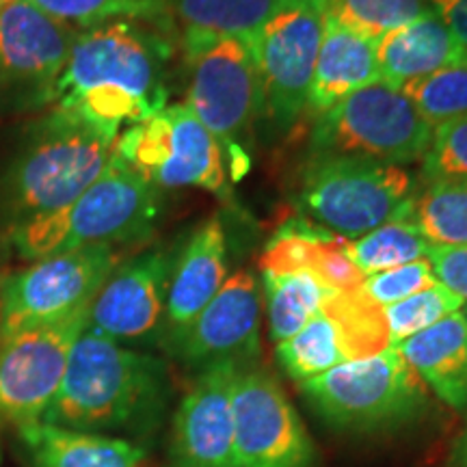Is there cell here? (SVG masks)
<instances>
[{
  "mask_svg": "<svg viewBox=\"0 0 467 467\" xmlns=\"http://www.w3.org/2000/svg\"><path fill=\"white\" fill-rule=\"evenodd\" d=\"M162 26L115 20L76 37L52 100L61 110L109 139L167 107L165 67L171 42Z\"/></svg>",
  "mask_w": 467,
  "mask_h": 467,
  "instance_id": "cell-1",
  "label": "cell"
},
{
  "mask_svg": "<svg viewBox=\"0 0 467 467\" xmlns=\"http://www.w3.org/2000/svg\"><path fill=\"white\" fill-rule=\"evenodd\" d=\"M165 383L159 359L85 329L44 422L107 435L141 426L161 409Z\"/></svg>",
  "mask_w": 467,
  "mask_h": 467,
  "instance_id": "cell-2",
  "label": "cell"
},
{
  "mask_svg": "<svg viewBox=\"0 0 467 467\" xmlns=\"http://www.w3.org/2000/svg\"><path fill=\"white\" fill-rule=\"evenodd\" d=\"M162 191L110 154L109 165L83 195L57 213L39 214L11 227V243L22 260L35 262L89 244L137 243L154 230Z\"/></svg>",
  "mask_w": 467,
  "mask_h": 467,
  "instance_id": "cell-3",
  "label": "cell"
},
{
  "mask_svg": "<svg viewBox=\"0 0 467 467\" xmlns=\"http://www.w3.org/2000/svg\"><path fill=\"white\" fill-rule=\"evenodd\" d=\"M113 143L96 128L52 110L0 184V203L11 227L57 213L83 195L109 165Z\"/></svg>",
  "mask_w": 467,
  "mask_h": 467,
  "instance_id": "cell-4",
  "label": "cell"
},
{
  "mask_svg": "<svg viewBox=\"0 0 467 467\" xmlns=\"http://www.w3.org/2000/svg\"><path fill=\"white\" fill-rule=\"evenodd\" d=\"M301 392L327 424L347 431L392 429L429 405V389L396 347L331 368Z\"/></svg>",
  "mask_w": 467,
  "mask_h": 467,
  "instance_id": "cell-5",
  "label": "cell"
},
{
  "mask_svg": "<svg viewBox=\"0 0 467 467\" xmlns=\"http://www.w3.org/2000/svg\"><path fill=\"white\" fill-rule=\"evenodd\" d=\"M413 180L405 167L359 156H312L301 180V208L320 230L364 236L405 208Z\"/></svg>",
  "mask_w": 467,
  "mask_h": 467,
  "instance_id": "cell-6",
  "label": "cell"
},
{
  "mask_svg": "<svg viewBox=\"0 0 467 467\" xmlns=\"http://www.w3.org/2000/svg\"><path fill=\"white\" fill-rule=\"evenodd\" d=\"M191 67L186 107L217 139L232 180L249 169L247 139L262 117V87L249 42L219 37L184 52Z\"/></svg>",
  "mask_w": 467,
  "mask_h": 467,
  "instance_id": "cell-7",
  "label": "cell"
},
{
  "mask_svg": "<svg viewBox=\"0 0 467 467\" xmlns=\"http://www.w3.org/2000/svg\"><path fill=\"white\" fill-rule=\"evenodd\" d=\"M431 139L433 126L405 93L379 80L318 115L312 156H359L402 167L422 161Z\"/></svg>",
  "mask_w": 467,
  "mask_h": 467,
  "instance_id": "cell-8",
  "label": "cell"
},
{
  "mask_svg": "<svg viewBox=\"0 0 467 467\" xmlns=\"http://www.w3.org/2000/svg\"><path fill=\"white\" fill-rule=\"evenodd\" d=\"M113 154L161 191L191 186L219 197L230 191L221 145L184 102L121 130Z\"/></svg>",
  "mask_w": 467,
  "mask_h": 467,
  "instance_id": "cell-9",
  "label": "cell"
},
{
  "mask_svg": "<svg viewBox=\"0 0 467 467\" xmlns=\"http://www.w3.org/2000/svg\"><path fill=\"white\" fill-rule=\"evenodd\" d=\"M119 265L110 244H89L35 260L0 282V337L58 323L89 309Z\"/></svg>",
  "mask_w": 467,
  "mask_h": 467,
  "instance_id": "cell-10",
  "label": "cell"
},
{
  "mask_svg": "<svg viewBox=\"0 0 467 467\" xmlns=\"http://www.w3.org/2000/svg\"><path fill=\"white\" fill-rule=\"evenodd\" d=\"M325 31V0H285L247 37L262 87V115L288 128L307 110Z\"/></svg>",
  "mask_w": 467,
  "mask_h": 467,
  "instance_id": "cell-11",
  "label": "cell"
},
{
  "mask_svg": "<svg viewBox=\"0 0 467 467\" xmlns=\"http://www.w3.org/2000/svg\"><path fill=\"white\" fill-rule=\"evenodd\" d=\"M89 309L58 323L0 337V420L22 426L44 422L66 377L69 353L87 327Z\"/></svg>",
  "mask_w": 467,
  "mask_h": 467,
  "instance_id": "cell-12",
  "label": "cell"
},
{
  "mask_svg": "<svg viewBox=\"0 0 467 467\" xmlns=\"http://www.w3.org/2000/svg\"><path fill=\"white\" fill-rule=\"evenodd\" d=\"M234 446L238 467H314L317 448L275 379L238 366L234 379Z\"/></svg>",
  "mask_w": 467,
  "mask_h": 467,
  "instance_id": "cell-13",
  "label": "cell"
},
{
  "mask_svg": "<svg viewBox=\"0 0 467 467\" xmlns=\"http://www.w3.org/2000/svg\"><path fill=\"white\" fill-rule=\"evenodd\" d=\"M389 347L381 306L364 290L331 292L299 334L277 344V361L290 379L306 383L331 368L372 358Z\"/></svg>",
  "mask_w": 467,
  "mask_h": 467,
  "instance_id": "cell-14",
  "label": "cell"
},
{
  "mask_svg": "<svg viewBox=\"0 0 467 467\" xmlns=\"http://www.w3.org/2000/svg\"><path fill=\"white\" fill-rule=\"evenodd\" d=\"M80 31L31 0L0 3V89L50 102Z\"/></svg>",
  "mask_w": 467,
  "mask_h": 467,
  "instance_id": "cell-15",
  "label": "cell"
},
{
  "mask_svg": "<svg viewBox=\"0 0 467 467\" xmlns=\"http://www.w3.org/2000/svg\"><path fill=\"white\" fill-rule=\"evenodd\" d=\"M171 266V255L161 247L117 265L91 301L85 329L119 344L154 337L165 325Z\"/></svg>",
  "mask_w": 467,
  "mask_h": 467,
  "instance_id": "cell-16",
  "label": "cell"
},
{
  "mask_svg": "<svg viewBox=\"0 0 467 467\" xmlns=\"http://www.w3.org/2000/svg\"><path fill=\"white\" fill-rule=\"evenodd\" d=\"M260 318L258 279L249 271H236L171 342V348L180 359L202 370L221 361L247 364L260 353Z\"/></svg>",
  "mask_w": 467,
  "mask_h": 467,
  "instance_id": "cell-17",
  "label": "cell"
},
{
  "mask_svg": "<svg viewBox=\"0 0 467 467\" xmlns=\"http://www.w3.org/2000/svg\"><path fill=\"white\" fill-rule=\"evenodd\" d=\"M238 366L221 361L203 368L178 405L171 429L175 467H238L232 409Z\"/></svg>",
  "mask_w": 467,
  "mask_h": 467,
  "instance_id": "cell-18",
  "label": "cell"
},
{
  "mask_svg": "<svg viewBox=\"0 0 467 467\" xmlns=\"http://www.w3.org/2000/svg\"><path fill=\"white\" fill-rule=\"evenodd\" d=\"M225 258L227 243L223 223L217 217H210L191 234L171 266L165 325H162L169 344L184 334L186 327L223 285L227 279Z\"/></svg>",
  "mask_w": 467,
  "mask_h": 467,
  "instance_id": "cell-19",
  "label": "cell"
},
{
  "mask_svg": "<svg viewBox=\"0 0 467 467\" xmlns=\"http://www.w3.org/2000/svg\"><path fill=\"white\" fill-rule=\"evenodd\" d=\"M379 78L392 89L465 61L461 46L435 11L407 22L375 42Z\"/></svg>",
  "mask_w": 467,
  "mask_h": 467,
  "instance_id": "cell-20",
  "label": "cell"
},
{
  "mask_svg": "<svg viewBox=\"0 0 467 467\" xmlns=\"http://www.w3.org/2000/svg\"><path fill=\"white\" fill-rule=\"evenodd\" d=\"M17 437L33 467H150L148 452L126 437L48 422L22 426Z\"/></svg>",
  "mask_w": 467,
  "mask_h": 467,
  "instance_id": "cell-21",
  "label": "cell"
},
{
  "mask_svg": "<svg viewBox=\"0 0 467 467\" xmlns=\"http://www.w3.org/2000/svg\"><path fill=\"white\" fill-rule=\"evenodd\" d=\"M429 392L454 411H467V318L461 312L396 344Z\"/></svg>",
  "mask_w": 467,
  "mask_h": 467,
  "instance_id": "cell-22",
  "label": "cell"
},
{
  "mask_svg": "<svg viewBox=\"0 0 467 467\" xmlns=\"http://www.w3.org/2000/svg\"><path fill=\"white\" fill-rule=\"evenodd\" d=\"M375 42L337 25L325 14L320 42L306 113L318 117L336 107L350 93L379 83Z\"/></svg>",
  "mask_w": 467,
  "mask_h": 467,
  "instance_id": "cell-23",
  "label": "cell"
},
{
  "mask_svg": "<svg viewBox=\"0 0 467 467\" xmlns=\"http://www.w3.org/2000/svg\"><path fill=\"white\" fill-rule=\"evenodd\" d=\"M285 0H173L171 11L182 28V50L219 37L254 35Z\"/></svg>",
  "mask_w": 467,
  "mask_h": 467,
  "instance_id": "cell-24",
  "label": "cell"
},
{
  "mask_svg": "<svg viewBox=\"0 0 467 467\" xmlns=\"http://www.w3.org/2000/svg\"><path fill=\"white\" fill-rule=\"evenodd\" d=\"M266 295L268 334L273 342L282 344L306 327L323 309L331 292L312 273H284L262 275Z\"/></svg>",
  "mask_w": 467,
  "mask_h": 467,
  "instance_id": "cell-25",
  "label": "cell"
},
{
  "mask_svg": "<svg viewBox=\"0 0 467 467\" xmlns=\"http://www.w3.org/2000/svg\"><path fill=\"white\" fill-rule=\"evenodd\" d=\"M409 213L429 244L467 247V180H426Z\"/></svg>",
  "mask_w": 467,
  "mask_h": 467,
  "instance_id": "cell-26",
  "label": "cell"
},
{
  "mask_svg": "<svg viewBox=\"0 0 467 467\" xmlns=\"http://www.w3.org/2000/svg\"><path fill=\"white\" fill-rule=\"evenodd\" d=\"M429 241L422 236L420 227L413 223L407 202L405 208L388 223L375 227L355 241H348L347 251L350 260L368 277L409 265V262L422 260L429 254Z\"/></svg>",
  "mask_w": 467,
  "mask_h": 467,
  "instance_id": "cell-27",
  "label": "cell"
},
{
  "mask_svg": "<svg viewBox=\"0 0 467 467\" xmlns=\"http://www.w3.org/2000/svg\"><path fill=\"white\" fill-rule=\"evenodd\" d=\"M31 3L76 31H87L115 20H137L161 26V22L169 16L167 0H31Z\"/></svg>",
  "mask_w": 467,
  "mask_h": 467,
  "instance_id": "cell-28",
  "label": "cell"
},
{
  "mask_svg": "<svg viewBox=\"0 0 467 467\" xmlns=\"http://www.w3.org/2000/svg\"><path fill=\"white\" fill-rule=\"evenodd\" d=\"M431 11L429 0H325L327 16L370 42Z\"/></svg>",
  "mask_w": 467,
  "mask_h": 467,
  "instance_id": "cell-29",
  "label": "cell"
},
{
  "mask_svg": "<svg viewBox=\"0 0 467 467\" xmlns=\"http://www.w3.org/2000/svg\"><path fill=\"white\" fill-rule=\"evenodd\" d=\"M431 126L467 115V58L400 89Z\"/></svg>",
  "mask_w": 467,
  "mask_h": 467,
  "instance_id": "cell-30",
  "label": "cell"
},
{
  "mask_svg": "<svg viewBox=\"0 0 467 467\" xmlns=\"http://www.w3.org/2000/svg\"><path fill=\"white\" fill-rule=\"evenodd\" d=\"M465 307V301L452 290H448L443 284H435L418 295L402 299L394 306L383 307L385 323L389 331V344L405 342L407 337L426 331L429 327L441 323L454 312H461Z\"/></svg>",
  "mask_w": 467,
  "mask_h": 467,
  "instance_id": "cell-31",
  "label": "cell"
},
{
  "mask_svg": "<svg viewBox=\"0 0 467 467\" xmlns=\"http://www.w3.org/2000/svg\"><path fill=\"white\" fill-rule=\"evenodd\" d=\"M331 232L309 225L306 221L290 223L266 244L260 255L262 275H284V273H312L320 249Z\"/></svg>",
  "mask_w": 467,
  "mask_h": 467,
  "instance_id": "cell-32",
  "label": "cell"
},
{
  "mask_svg": "<svg viewBox=\"0 0 467 467\" xmlns=\"http://www.w3.org/2000/svg\"><path fill=\"white\" fill-rule=\"evenodd\" d=\"M422 173L424 180H467V115L433 128Z\"/></svg>",
  "mask_w": 467,
  "mask_h": 467,
  "instance_id": "cell-33",
  "label": "cell"
},
{
  "mask_svg": "<svg viewBox=\"0 0 467 467\" xmlns=\"http://www.w3.org/2000/svg\"><path fill=\"white\" fill-rule=\"evenodd\" d=\"M435 284H440V279L435 277L431 262L422 258L416 262H409V265L389 268V271L368 275L364 279L361 290H364L377 306L388 307L402 299H409V296L418 295V292L431 288V285Z\"/></svg>",
  "mask_w": 467,
  "mask_h": 467,
  "instance_id": "cell-34",
  "label": "cell"
},
{
  "mask_svg": "<svg viewBox=\"0 0 467 467\" xmlns=\"http://www.w3.org/2000/svg\"><path fill=\"white\" fill-rule=\"evenodd\" d=\"M426 260L433 266L440 284L467 303V247H440L431 244Z\"/></svg>",
  "mask_w": 467,
  "mask_h": 467,
  "instance_id": "cell-35",
  "label": "cell"
},
{
  "mask_svg": "<svg viewBox=\"0 0 467 467\" xmlns=\"http://www.w3.org/2000/svg\"><path fill=\"white\" fill-rule=\"evenodd\" d=\"M437 17L467 50V0H429Z\"/></svg>",
  "mask_w": 467,
  "mask_h": 467,
  "instance_id": "cell-36",
  "label": "cell"
},
{
  "mask_svg": "<svg viewBox=\"0 0 467 467\" xmlns=\"http://www.w3.org/2000/svg\"><path fill=\"white\" fill-rule=\"evenodd\" d=\"M448 467H467V426L461 431L457 440L451 448V457H448Z\"/></svg>",
  "mask_w": 467,
  "mask_h": 467,
  "instance_id": "cell-37",
  "label": "cell"
},
{
  "mask_svg": "<svg viewBox=\"0 0 467 467\" xmlns=\"http://www.w3.org/2000/svg\"><path fill=\"white\" fill-rule=\"evenodd\" d=\"M463 314H465V318H467V307H465V309H463Z\"/></svg>",
  "mask_w": 467,
  "mask_h": 467,
  "instance_id": "cell-38",
  "label": "cell"
},
{
  "mask_svg": "<svg viewBox=\"0 0 467 467\" xmlns=\"http://www.w3.org/2000/svg\"><path fill=\"white\" fill-rule=\"evenodd\" d=\"M0 3H3V0H0Z\"/></svg>",
  "mask_w": 467,
  "mask_h": 467,
  "instance_id": "cell-39",
  "label": "cell"
}]
</instances>
